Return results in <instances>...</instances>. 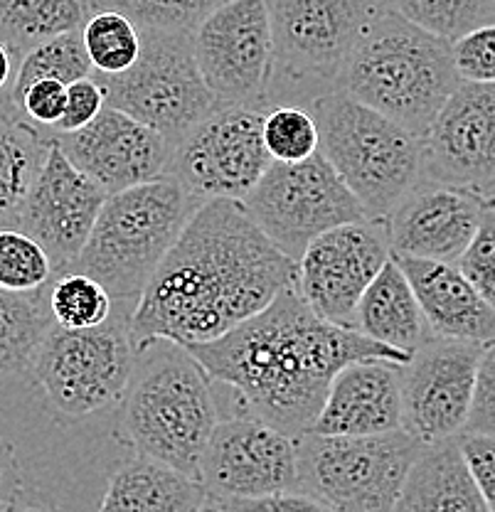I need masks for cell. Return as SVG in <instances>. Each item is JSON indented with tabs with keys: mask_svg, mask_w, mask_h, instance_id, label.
I'll return each instance as SVG.
<instances>
[{
	"mask_svg": "<svg viewBox=\"0 0 495 512\" xmlns=\"http://www.w3.org/2000/svg\"><path fill=\"white\" fill-rule=\"evenodd\" d=\"M459 84L454 42L419 28L390 8L355 45L340 74L338 92L424 138Z\"/></svg>",
	"mask_w": 495,
	"mask_h": 512,
	"instance_id": "cell-4",
	"label": "cell"
},
{
	"mask_svg": "<svg viewBox=\"0 0 495 512\" xmlns=\"http://www.w3.org/2000/svg\"><path fill=\"white\" fill-rule=\"evenodd\" d=\"M225 512H335L306 490H281L259 498H215Z\"/></svg>",
	"mask_w": 495,
	"mask_h": 512,
	"instance_id": "cell-39",
	"label": "cell"
},
{
	"mask_svg": "<svg viewBox=\"0 0 495 512\" xmlns=\"http://www.w3.org/2000/svg\"><path fill=\"white\" fill-rule=\"evenodd\" d=\"M227 0H89L94 10H119L143 32H195Z\"/></svg>",
	"mask_w": 495,
	"mask_h": 512,
	"instance_id": "cell-34",
	"label": "cell"
},
{
	"mask_svg": "<svg viewBox=\"0 0 495 512\" xmlns=\"http://www.w3.org/2000/svg\"><path fill=\"white\" fill-rule=\"evenodd\" d=\"M141 55L121 74H97L106 106L158 131L170 146L217 109L195 60L193 32H143Z\"/></svg>",
	"mask_w": 495,
	"mask_h": 512,
	"instance_id": "cell-9",
	"label": "cell"
},
{
	"mask_svg": "<svg viewBox=\"0 0 495 512\" xmlns=\"http://www.w3.org/2000/svg\"><path fill=\"white\" fill-rule=\"evenodd\" d=\"M392 512H491L468 471L459 436L419 453Z\"/></svg>",
	"mask_w": 495,
	"mask_h": 512,
	"instance_id": "cell-23",
	"label": "cell"
},
{
	"mask_svg": "<svg viewBox=\"0 0 495 512\" xmlns=\"http://www.w3.org/2000/svg\"><path fill=\"white\" fill-rule=\"evenodd\" d=\"M390 259L385 217L340 224L313 239L298 259V291L323 320L358 330L360 298Z\"/></svg>",
	"mask_w": 495,
	"mask_h": 512,
	"instance_id": "cell-14",
	"label": "cell"
},
{
	"mask_svg": "<svg viewBox=\"0 0 495 512\" xmlns=\"http://www.w3.org/2000/svg\"><path fill=\"white\" fill-rule=\"evenodd\" d=\"M106 197L109 192L82 173L52 136L45 163L18 215V227L42 244L55 276L65 274L82 254Z\"/></svg>",
	"mask_w": 495,
	"mask_h": 512,
	"instance_id": "cell-17",
	"label": "cell"
},
{
	"mask_svg": "<svg viewBox=\"0 0 495 512\" xmlns=\"http://www.w3.org/2000/svg\"><path fill=\"white\" fill-rule=\"evenodd\" d=\"M87 77H94V64L89 60L82 28H79L42 42L20 60L13 87H10V101L18 99L37 79H60L69 87Z\"/></svg>",
	"mask_w": 495,
	"mask_h": 512,
	"instance_id": "cell-29",
	"label": "cell"
},
{
	"mask_svg": "<svg viewBox=\"0 0 495 512\" xmlns=\"http://www.w3.org/2000/svg\"><path fill=\"white\" fill-rule=\"evenodd\" d=\"M198 512H225V510H222V505L217 503L215 498H207L205 505H202V508H200Z\"/></svg>",
	"mask_w": 495,
	"mask_h": 512,
	"instance_id": "cell-45",
	"label": "cell"
},
{
	"mask_svg": "<svg viewBox=\"0 0 495 512\" xmlns=\"http://www.w3.org/2000/svg\"><path fill=\"white\" fill-rule=\"evenodd\" d=\"M488 195L424 180L385 217L392 254L456 264L486 212Z\"/></svg>",
	"mask_w": 495,
	"mask_h": 512,
	"instance_id": "cell-20",
	"label": "cell"
},
{
	"mask_svg": "<svg viewBox=\"0 0 495 512\" xmlns=\"http://www.w3.org/2000/svg\"><path fill=\"white\" fill-rule=\"evenodd\" d=\"M207 375L225 382L257 416L298 439L321 414L333 377L358 360L404 362L412 352L377 343L355 328L323 320L298 284L284 288L264 311L222 338L185 345Z\"/></svg>",
	"mask_w": 495,
	"mask_h": 512,
	"instance_id": "cell-2",
	"label": "cell"
},
{
	"mask_svg": "<svg viewBox=\"0 0 495 512\" xmlns=\"http://www.w3.org/2000/svg\"><path fill=\"white\" fill-rule=\"evenodd\" d=\"M244 207L266 237L291 259L328 229L370 220L363 202L318 151L303 163H271Z\"/></svg>",
	"mask_w": 495,
	"mask_h": 512,
	"instance_id": "cell-11",
	"label": "cell"
},
{
	"mask_svg": "<svg viewBox=\"0 0 495 512\" xmlns=\"http://www.w3.org/2000/svg\"><path fill=\"white\" fill-rule=\"evenodd\" d=\"M207 498L198 478L136 456L114 473L99 512H198Z\"/></svg>",
	"mask_w": 495,
	"mask_h": 512,
	"instance_id": "cell-24",
	"label": "cell"
},
{
	"mask_svg": "<svg viewBox=\"0 0 495 512\" xmlns=\"http://www.w3.org/2000/svg\"><path fill=\"white\" fill-rule=\"evenodd\" d=\"M202 202L170 175L111 192L67 271L97 279L114 301H138Z\"/></svg>",
	"mask_w": 495,
	"mask_h": 512,
	"instance_id": "cell-5",
	"label": "cell"
},
{
	"mask_svg": "<svg viewBox=\"0 0 495 512\" xmlns=\"http://www.w3.org/2000/svg\"><path fill=\"white\" fill-rule=\"evenodd\" d=\"M55 266L52 259L20 227L0 229V286L10 291H37L52 284Z\"/></svg>",
	"mask_w": 495,
	"mask_h": 512,
	"instance_id": "cell-35",
	"label": "cell"
},
{
	"mask_svg": "<svg viewBox=\"0 0 495 512\" xmlns=\"http://www.w3.org/2000/svg\"><path fill=\"white\" fill-rule=\"evenodd\" d=\"M87 3H89V0H87Z\"/></svg>",
	"mask_w": 495,
	"mask_h": 512,
	"instance_id": "cell-47",
	"label": "cell"
},
{
	"mask_svg": "<svg viewBox=\"0 0 495 512\" xmlns=\"http://www.w3.org/2000/svg\"><path fill=\"white\" fill-rule=\"evenodd\" d=\"M321 128V151L370 217H387L424 183V141L345 92L308 104Z\"/></svg>",
	"mask_w": 495,
	"mask_h": 512,
	"instance_id": "cell-7",
	"label": "cell"
},
{
	"mask_svg": "<svg viewBox=\"0 0 495 512\" xmlns=\"http://www.w3.org/2000/svg\"><path fill=\"white\" fill-rule=\"evenodd\" d=\"M136 352L121 399V436L136 456L200 480L202 453L220 424L210 375L193 352L173 340H153Z\"/></svg>",
	"mask_w": 495,
	"mask_h": 512,
	"instance_id": "cell-3",
	"label": "cell"
},
{
	"mask_svg": "<svg viewBox=\"0 0 495 512\" xmlns=\"http://www.w3.org/2000/svg\"><path fill=\"white\" fill-rule=\"evenodd\" d=\"M392 256L417 293L431 333L481 345L493 343L495 306L476 291L459 266L407 254Z\"/></svg>",
	"mask_w": 495,
	"mask_h": 512,
	"instance_id": "cell-22",
	"label": "cell"
},
{
	"mask_svg": "<svg viewBox=\"0 0 495 512\" xmlns=\"http://www.w3.org/2000/svg\"><path fill=\"white\" fill-rule=\"evenodd\" d=\"M422 141L424 180L495 197V84L461 82Z\"/></svg>",
	"mask_w": 495,
	"mask_h": 512,
	"instance_id": "cell-18",
	"label": "cell"
},
{
	"mask_svg": "<svg viewBox=\"0 0 495 512\" xmlns=\"http://www.w3.org/2000/svg\"><path fill=\"white\" fill-rule=\"evenodd\" d=\"M87 0H0V40L23 60L42 42L84 28Z\"/></svg>",
	"mask_w": 495,
	"mask_h": 512,
	"instance_id": "cell-28",
	"label": "cell"
},
{
	"mask_svg": "<svg viewBox=\"0 0 495 512\" xmlns=\"http://www.w3.org/2000/svg\"><path fill=\"white\" fill-rule=\"evenodd\" d=\"M106 106V92L101 87L97 77L79 79V82L69 84L67 87V106L62 114L60 124L52 131L55 133H72L79 128L89 126L94 119L104 111Z\"/></svg>",
	"mask_w": 495,
	"mask_h": 512,
	"instance_id": "cell-40",
	"label": "cell"
},
{
	"mask_svg": "<svg viewBox=\"0 0 495 512\" xmlns=\"http://www.w3.org/2000/svg\"><path fill=\"white\" fill-rule=\"evenodd\" d=\"M200 483L210 498H259L294 490L301 485L296 439L257 416L220 419L202 453Z\"/></svg>",
	"mask_w": 495,
	"mask_h": 512,
	"instance_id": "cell-16",
	"label": "cell"
},
{
	"mask_svg": "<svg viewBox=\"0 0 495 512\" xmlns=\"http://www.w3.org/2000/svg\"><path fill=\"white\" fill-rule=\"evenodd\" d=\"M402 429L399 362L358 360L333 377L313 434L370 436Z\"/></svg>",
	"mask_w": 495,
	"mask_h": 512,
	"instance_id": "cell-21",
	"label": "cell"
},
{
	"mask_svg": "<svg viewBox=\"0 0 495 512\" xmlns=\"http://www.w3.org/2000/svg\"><path fill=\"white\" fill-rule=\"evenodd\" d=\"M459 441L468 471L476 480L488 510L495 512V436L463 431V434H459Z\"/></svg>",
	"mask_w": 495,
	"mask_h": 512,
	"instance_id": "cell-42",
	"label": "cell"
},
{
	"mask_svg": "<svg viewBox=\"0 0 495 512\" xmlns=\"http://www.w3.org/2000/svg\"><path fill=\"white\" fill-rule=\"evenodd\" d=\"M20 57L0 40V96L10 94V87H13L15 72H18Z\"/></svg>",
	"mask_w": 495,
	"mask_h": 512,
	"instance_id": "cell-44",
	"label": "cell"
},
{
	"mask_svg": "<svg viewBox=\"0 0 495 512\" xmlns=\"http://www.w3.org/2000/svg\"><path fill=\"white\" fill-rule=\"evenodd\" d=\"M23 476L13 446L0 439V512H10L18 505Z\"/></svg>",
	"mask_w": 495,
	"mask_h": 512,
	"instance_id": "cell-43",
	"label": "cell"
},
{
	"mask_svg": "<svg viewBox=\"0 0 495 512\" xmlns=\"http://www.w3.org/2000/svg\"><path fill=\"white\" fill-rule=\"evenodd\" d=\"M486 345L431 335L404 365L402 429L424 444L454 439L466 431L476 394L478 362Z\"/></svg>",
	"mask_w": 495,
	"mask_h": 512,
	"instance_id": "cell-15",
	"label": "cell"
},
{
	"mask_svg": "<svg viewBox=\"0 0 495 512\" xmlns=\"http://www.w3.org/2000/svg\"><path fill=\"white\" fill-rule=\"evenodd\" d=\"M264 146L274 163H303L321 151V128L308 106L279 104L264 111Z\"/></svg>",
	"mask_w": 495,
	"mask_h": 512,
	"instance_id": "cell-32",
	"label": "cell"
},
{
	"mask_svg": "<svg viewBox=\"0 0 495 512\" xmlns=\"http://www.w3.org/2000/svg\"><path fill=\"white\" fill-rule=\"evenodd\" d=\"M37 126L55 128L67 106V84L60 79H37L13 101Z\"/></svg>",
	"mask_w": 495,
	"mask_h": 512,
	"instance_id": "cell-38",
	"label": "cell"
},
{
	"mask_svg": "<svg viewBox=\"0 0 495 512\" xmlns=\"http://www.w3.org/2000/svg\"><path fill=\"white\" fill-rule=\"evenodd\" d=\"M456 266L461 274L476 286V291L495 306V197L488 195L486 212H483L481 224L473 234L466 252L459 256Z\"/></svg>",
	"mask_w": 495,
	"mask_h": 512,
	"instance_id": "cell-36",
	"label": "cell"
},
{
	"mask_svg": "<svg viewBox=\"0 0 495 512\" xmlns=\"http://www.w3.org/2000/svg\"><path fill=\"white\" fill-rule=\"evenodd\" d=\"M55 328L50 284L37 291H10L0 286V380L33 370L37 350Z\"/></svg>",
	"mask_w": 495,
	"mask_h": 512,
	"instance_id": "cell-27",
	"label": "cell"
},
{
	"mask_svg": "<svg viewBox=\"0 0 495 512\" xmlns=\"http://www.w3.org/2000/svg\"><path fill=\"white\" fill-rule=\"evenodd\" d=\"M50 308L60 328H97L114 316V298L106 291V286L92 276L65 271L52 279Z\"/></svg>",
	"mask_w": 495,
	"mask_h": 512,
	"instance_id": "cell-31",
	"label": "cell"
},
{
	"mask_svg": "<svg viewBox=\"0 0 495 512\" xmlns=\"http://www.w3.org/2000/svg\"><path fill=\"white\" fill-rule=\"evenodd\" d=\"M136 355L131 316L114 313L97 328L67 330L55 323L30 372L57 412L84 419L121 404Z\"/></svg>",
	"mask_w": 495,
	"mask_h": 512,
	"instance_id": "cell-10",
	"label": "cell"
},
{
	"mask_svg": "<svg viewBox=\"0 0 495 512\" xmlns=\"http://www.w3.org/2000/svg\"><path fill=\"white\" fill-rule=\"evenodd\" d=\"M195 60L220 106L264 109L274 60L266 0H227L193 32Z\"/></svg>",
	"mask_w": 495,
	"mask_h": 512,
	"instance_id": "cell-13",
	"label": "cell"
},
{
	"mask_svg": "<svg viewBox=\"0 0 495 512\" xmlns=\"http://www.w3.org/2000/svg\"><path fill=\"white\" fill-rule=\"evenodd\" d=\"M466 431L495 436V340L483 348L481 362H478L476 394H473Z\"/></svg>",
	"mask_w": 495,
	"mask_h": 512,
	"instance_id": "cell-41",
	"label": "cell"
},
{
	"mask_svg": "<svg viewBox=\"0 0 495 512\" xmlns=\"http://www.w3.org/2000/svg\"><path fill=\"white\" fill-rule=\"evenodd\" d=\"M298 444V488L335 512H392L409 468L427 448L407 429L370 436L306 431Z\"/></svg>",
	"mask_w": 495,
	"mask_h": 512,
	"instance_id": "cell-8",
	"label": "cell"
},
{
	"mask_svg": "<svg viewBox=\"0 0 495 512\" xmlns=\"http://www.w3.org/2000/svg\"><path fill=\"white\" fill-rule=\"evenodd\" d=\"M454 64L461 82L495 84V23L459 37L454 42Z\"/></svg>",
	"mask_w": 495,
	"mask_h": 512,
	"instance_id": "cell-37",
	"label": "cell"
},
{
	"mask_svg": "<svg viewBox=\"0 0 495 512\" xmlns=\"http://www.w3.org/2000/svg\"><path fill=\"white\" fill-rule=\"evenodd\" d=\"M294 284L298 261L266 237L244 202L207 200L138 298L131 313L133 345L210 343Z\"/></svg>",
	"mask_w": 495,
	"mask_h": 512,
	"instance_id": "cell-1",
	"label": "cell"
},
{
	"mask_svg": "<svg viewBox=\"0 0 495 512\" xmlns=\"http://www.w3.org/2000/svg\"><path fill=\"white\" fill-rule=\"evenodd\" d=\"M52 146V131H40L10 94L0 96V229L18 227L23 202Z\"/></svg>",
	"mask_w": 495,
	"mask_h": 512,
	"instance_id": "cell-26",
	"label": "cell"
},
{
	"mask_svg": "<svg viewBox=\"0 0 495 512\" xmlns=\"http://www.w3.org/2000/svg\"><path fill=\"white\" fill-rule=\"evenodd\" d=\"M52 136L67 158L109 195L161 178L173 153L161 133L114 106H104L97 119L79 131H52Z\"/></svg>",
	"mask_w": 495,
	"mask_h": 512,
	"instance_id": "cell-19",
	"label": "cell"
},
{
	"mask_svg": "<svg viewBox=\"0 0 495 512\" xmlns=\"http://www.w3.org/2000/svg\"><path fill=\"white\" fill-rule=\"evenodd\" d=\"M274 60L264 109L338 92L340 74L390 0H266Z\"/></svg>",
	"mask_w": 495,
	"mask_h": 512,
	"instance_id": "cell-6",
	"label": "cell"
},
{
	"mask_svg": "<svg viewBox=\"0 0 495 512\" xmlns=\"http://www.w3.org/2000/svg\"><path fill=\"white\" fill-rule=\"evenodd\" d=\"M264 111L217 106L170 153L165 175L200 200H239L249 195L274 163L262 136Z\"/></svg>",
	"mask_w": 495,
	"mask_h": 512,
	"instance_id": "cell-12",
	"label": "cell"
},
{
	"mask_svg": "<svg viewBox=\"0 0 495 512\" xmlns=\"http://www.w3.org/2000/svg\"><path fill=\"white\" fill-rule=\"evenodd\" d=\"M392 8L419 28L456 42L466 32L495 23V0H390Z\"/></svg>",
	"mask_w": 495,
	"mask_h": 512,
	"instance_id": "cell-33",
	"label": "cell"
},
{
	"mask_svg": "<svg viewBox=\"0 0 495 512\" xmlns=\"http://www.w3.org/2000/svg\"><path fill=\"white\" fill-rule=\"evenodd\" d=\"M358 330L377 343L414 352L431 338L419 298L392 256L375 276L358 306Z\"/></svg>",
	"mask_w": 495,
	"mask_h": 512,
	"instance_id": "cell-25",
	"label": "cell"
},
{
	"mask_svg": "<svg viewBox=\"0 0 495 512\" xmlns=\"http://www.w3.org/2000/svg\"><path fill=\"white\" fill-rule=\"evenodd\" d=\"M84 47L97 74H121L141 55V28L119 10H94L82 28Z\"/></svg>",
	"mask_w": 495,
	"mask_h": 512,
	"instance_id": "cell-30",
	"label": "cell"
},
{
	"mask_svg": "<svg viewBox=\"0 0 495 512\" xmlns=\"http://www.w3.org/2000/svg\"><path fill=\"white\" fill-rule=\"evenodd\" d=\"M10 512H57V510L47 508V505H25V508H13Z\"/></svg>",
	"mask_w": 495,
	"mask_h": 512,
	"instance_id": "cell-46",
	"label": "cell"
}]
</instances>
